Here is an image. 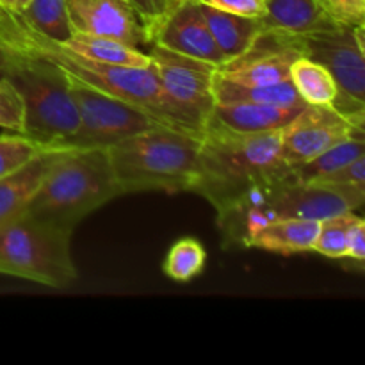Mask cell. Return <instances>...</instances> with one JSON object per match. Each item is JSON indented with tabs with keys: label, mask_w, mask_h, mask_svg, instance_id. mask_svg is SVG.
Listing matches in <instances>:
<instances>
[{
	"label": "cell",
	"mask_w": 365,
	"mask_h": 365,
	"mask_svg": "<svg viewBox=\"0 0 365 365\" xmlns=\"http://www.w3.org/2000/svg\"><path fill=\"white\" fill-rule=\"evenodd\" d=\"M291 171L282 157V130L242 134L209 121L191 192L205 198L217 214L253 187L280 180Z\"/></svg>",
	"instance_id": "1"
},
{
	"label": "cell",
	"mask_w": 365,
	"mask_h": 365,
	"mask_svg": "<svg viewBox=\"0 0 365 365\" xmlns=\"http://www.w3.org/2000/svg\"><path fill=\"white\" fill-rule=\"evenodd\" d=\"M365 202V185L302 182L291 173L246 192L228 209L217 212L225 246H245L267 223L284 217L323 221L355 212Z\"/></svg>",
	"instance_id": "2"
},
{
	"label": "cell",
	"mask_w": 365,
	"mask_h": 365,
	"mask_svg": "<svg viewBox=\"0 0 365 365\" xmlns=\"http://www.w3.org/2000/svg\"><path fill=\"white\" fill-rule=\"evenodd\" d=\"M121 196L106 148L63 146L27 205L34 220L73 234L84 217Z\"/></svg>",
	"instance_id": "3"
},
{
	"label": "cell",
	"mask_w": 365,
	"mask_h": 365,
	"mask_svg": "<svg viewBox=\"0 0 365 365\" xmlns=\"http://www.w3.org/2000/svg\"><path fill=\"white\" fill-rule=\"evenodd\" d=\"M200 145L202 139L196 135L155 125L106 150L123 196L145 191H191Z\"/></svg>",
	"instance_id": "4"
},
{
	"label": "cell",
	"mask_w": 365,
	"mask_h": 365,
	"mask_svg": "<svg viewBox=\"0 0 365 365\" xmlns=\"http://www.w3.org/2000/svg\"><path fill=\"white\" fill-rule=\"evenodd\" d=\"M20 52H31L50 61L71 77L81 78L86 84L93 86L114 98L139 107L152 118H155L160 125L187 132L200 139L203 138L196 130L195 125L171 103L166 93L163 91L152 63L146 68L110 66V64L95 63V61L73 53L57 43L34 34L29 29L25 32V41Z\"/></svg>",
	"instance_id": "5"
},
{
	"label": "cell",
	"mask_w": 365,
	"mask_h": 365,
	"mask_svg": "<svg viewBox=\"0 0 365 365\" xmlns=\"http://www.w3.org/2000/svg\"><path fill=\"white\" fill-rule=\"evenodd\" d=\"M6 78L24 103V135L46 148L70 145L81 116L66 71L36 53L16 52Z\"/></svg>",
	"instance_id": "6"
},
{
	"label": "cell",
	"mask_w": 365,
	"mask_h": 365,
	"mask_svg": "<svg viewBox=\"0 0 365 365\" xmlns=\"http://www.w3.org/2000/svg\"><path fill=\"white\" fill-rule=\"evenodd\" d=\"M71 234L34 220L27 210L0 225V274L52 289L77 280Z\"/></svg>",
	"instance_id": "7"
},
{
	"label": "cell",
	"mask_w": 365,
	"mask_h": 365,
	"mask_svg": "<svg viewBox=\"0 0 365 365\" xmlns=\"http://www.w3.org/2000/svg\"><path fill=\"white\" fill-rule=\"evenodd\" d=\"M292 39L302 57L319 63L334 77L339 96L331 107L353 123H365L364 25H335Z\"/></svg>",
	"instance_id": "8"
},
{
	"label": "cell",
	"mask_w": 365,
	"mask_h": 365,
	"mask_svg": "<svg viewBox=\"0 0 365 365\" xmlns=\"http://www.w3.org/2000/svg\"><path fill=\"white\" fill-rule=\"evenodd\" d=\"M70 89L77 103L81 127L68 146L77 148H109L114 143L160 125L139 107L107 95L81 78L71 77ZM166 127V125H164Z\"/></svg>",
	"instance_id": "9"
},
{
	"label": "cell",
	"mask_w": 365,
	"mask_h": 365,
	"mask_svg": "<svg viewBox=\"0 0 365 365\" xmlns=\"http://www.w3.org/2000/svg\"><path fill=\"white\" fill-rule=\"evenodd\" d=\"M148 56L163 91L203 135L216 106L212 84L217 66L157 45H150Z\"/></svg>",
	"instance_id": "10"
},
{
	"label": "cell",
	"mask_w": 365,
	"mask_h": 365,
	"mask_svg": "<svg viewBox=\"0 0 365 365\" xmlns=\"http://www.w3.org/2000/svg\"><path fill=\"white\" fill-rule=\"evenodd\" d=\"M348 138H364V127L351 123L331 106L307 103L282 128V157L289 168H296Z\"/></svg>",
	"instance_id": "11"
},
{
	"label": "cell",
	"mask_w": 365,
	"mask_h": 365,
	"mask_svg": "<svg viewBox=\"0 0 365 365\" xmlns=\"http://www.w3.org/2000/svg\"><path fill=\"white\" fill-rule=\"evenodd\" d=\"M150 45L163 46L175 53L205 61L220 68L225 64L198 0H178L157 21L145 29Z\"/></svg>",
	"instance_id": "12"
},
{
	"label": "cell",
	"mask_w": 365,
	"mask_h": 365,
	"mask_svg": "<svg viewBox=\"0 0 365 365\" xmlns=\"http://www.w3.org/2000/svg\"><path fill=\"white\" fill-rule=\"evenodd\" d=\"M302 57L292 36L264 31L242 56L216 68V73L239 84L271 86L291 81L289 70Z\"/></svg>",
	"instance_id": "13"
},
{
	"label": "cell",
	"mask_w": 365,
	"mask_h": 365,
	"mask_svg": "<svg viewBox=\"0 0 365 365\" xmlns=\"http://www.w3.org/2000/svg\"><path fill=\"white\" fill-rule=\"evenodd\" d=\"M75 32L113 38L139 48L148 45L145 27L127 0H68Z\"/></svg>",
	"instance_id": "14"
},
{
	"label": "cell",
	"mask_w": 365,
	"mask_h": 365,
	"mask_svg": "<svg viewBox=\"0 0 365 365\" xmlns=\"http://www.w3.org/2000/svg\"><path fill=\"white\" fill-rule=\"evenodd\" d=\"M305 106H277V103H216L209 121L232 132L259 134L282 130L294 120Z\"/></svg>",
	"instance_id": "15"
},
{
	"label": "cell",
	"mask_w": 365,
	"mask_h": 365,
	"mask_svg": "<svg viewBox=\"0 0 365 365\" xmlns=\"http://www.w3.org/2000/svg\"><path fill=\"white\" fill-rule=\"evenodd\" d=\"M259 20L264 31L284 36H303L339 25L316 0H266Z\"/></svg>",
	"instance_id": "16"
},
{
	"label": "cell",
	"mask_w": 365,
	"mask_h": 365,
	"mask_svg": "<svg viewBox=\"0 0 365 365\" xmlns=\"http://www.w3.org/2000/svg\"><path fill=\"white\" fill-rule=\"evenodd\" d=\"M319 221L284 217L267 223L246 242V248H259L280 255H294L314 250Z\"/></svg>",
	"instance_id": "17"
},
{
	"label": "cell",
	"mask_w": 365,
	"mask_h": 365,
	"mask_svg": "<svg viewBox=\"0 0 365 365\" xmlns=\"http://www.w3.org/2000/svg\"><path fill=\"white\" fill-rule=\"evenodd\" d=\"M200 7H202V13L212 32L217 48L223 53L225 63L242 56L264 32L259 18L225 13V11L214 9L205 4H200Z\"/></svg>",
	"instance_id": "18"
},
{
	"label": "cell",
	"mask_w": 365,
	"mask_h": 365,
	"mask_svg": "<svg viewBox=\"0 0 365 365\" xmlns=\"http://www.w3.org/2000/svg\"><path fill=\"white\" fill-rule=\"evenodd\" d=\"M57 148H48L16 173L0 178V225L27 209L39 182L52 164Z\"/></svg>",
	"instance_id": "19"
},
{
	"label": "cell",
	"mask_w": 365,
	"mask_h": 365,
	"mask_svg": "<svg viewBox=\"0 0 365 365\" xmlns=\"http://www.w3.org/2000/svg\"><path fill=\"white\" fill-rule=\"evenodd\" d=\"M61 46L86 57V59L95 61V63L110 64V66L146 68L152 63L148 52H141L135 46L125 45V43L118 41V39L84 34V32H75Z\"/></svg>",
	"instance_id": "20"
},
{
	"label": "cell",
	"mask_w": 365,
	"mask_h": 365,
	"mask_svg": "<svg viewBox=\"0 0 365 365\" xmlns=\"http://www.w3.org/2000/svg\"><path fill=\"white\" fill-rule=\"evenodd\" d=\"M214 100L216 103H277V106H307L291 81L271 86L239 84L221 75H214Z\"/></svg>",
	"instance_id": "21"
},
{
	"label": "cell",
	"mask_w": 365,
	"mask_h": 365,
	"mask_svg": "<svg viewBox=\"0 0 365 365\" xmlns=\"http://www.w3.org/2000/svg\"><path fill=\"white\" fill-rule=\"evenodd\" d=\"M18 18L29 31L57 45H63L75 34L68 0H31Z\"/></svg>",
	"instance_id": "22"
},
{
	"label": "cell",
	"mask_w": 365,
	"mask_h": 365,
	"mask_svg": "<svg viewBox=\"0 0 365 365\" xmlns=\"http://www.w3.org/2000/svg\"><path fill=\"white\" fill-rule=\"evenodd\" d=\"M289 78L302 100L309 106H331L339 96V88L330 71L307 57H298L291 64Z\"/></svg>",
	"instance_id": "23"
},
{
	"label": "cell",
	"mask_w": 365,
	"mask_h": 365,
	"mask_svg": "<svg viewBox=\"0 0 365 365\" xmlns=\"http://www.w3.org/2000/svg\"><path fill=\"white\" fill-rule=\"evenodd\" d=\"M365 155L364 138H348L319 153L314 159L292 168V175L302 182H319L339 168L353 163L359 157Z\"/></svg>",
	"instance_id": "24"
},
{
	"label": "cell",
	"mask_w": 365,
	"mask_h": 365,
	"mask_svg": "<svg viewBox=\"0 0 365 365\" xmlns=\"http://www.w3.org/2000/svg\"><path fill=\"white\" fill-rule=\"evenodd\" d=\"M207 253L202 242L192 237H184L175 242L164 259L163 271L175 282H189L202 273L205 267Z\"/></svg>",
	"instance_id": "25"
},
{
	"label": "cell",
	"mask_w": 365,
	"mask_h": 365,
	"mask_svg": "<svg viewBox=\"0 0 365 365\" xmlns=\"http://www.w3.org/2000/svg\"><path fill=\"white\" fill-rule=\"evenodd\" d=\"M45 150L48 148L18 132H14L13 135H0V178L20 171Z\"/></svg>",
	"instance_id": "26"
},
{
	"label": "cell",
	"mask_w": 365,
	"mask_h": 365,
	"mask_svg": "<svg viewBox=\"0 0 365 365\" xmlns=\"http://www.w3.org/2000/svg\"><path fill=\"white\" fill-rule=\"evenodd\" d=\"M355 216V212H346L319 221V230H317L312 252L328 259H346L348 230Z\"/></svg>",
	"instance_id": "27"
},
{
	"label": "cell",
	"mask_w": 365,
	"mask_h": 365,
	"mask_svg": "<svg viewBox=\"0 0 365 365\" xmlns=\"http://www.w3.org/2000/svg\"><path fill=\"white\" fill-rule=\"evenodd\" d=\"M0 127L24 134V103L6 77H0Z\"/></svg>",
	"instance_id": "28"
},
{
	"label": "cell",
	"mask_w": 365,
	"mask_h": 365,
	"mask_svg": "<svg viewBox=\"0 0 365 365\" xmlns=\"http://www.w3.org/2000/svg\"><path fill=\"white\" fill-rule=\"evenodd\" d=\"M321 9L339 25H364L365 0H316Z\"/></svg>",
	"instance_id": "29"
},
{
	"label": "cell",
	"mask_w": 365,
	"mask_h": 365,
	"mask_svg": "<svg viewBox=\"0 0 365 365\" xmlns=\"http://www.w3.org/2000/svg\"><path fill=\"white\" fill-rule=\"evenodd\" d=\"M27 27L16 14L9 13L0 6V43L11 52H20L25 41Z\"/></svg>",
	"instance_id": "30"
},
{
	"label": "cell",
	"mask_w": 365,
	"mask_h": 365,
	"mask_svg": "<svg viewBox=\"0 0 365 365\" xmlns=\"http://www.w3.org/2000/svg\"><path fill=\"white\" fill-rule=\"evenodd\" d=\"M200 4L225 11V13L239 14V16L259 18L262 16L266 0H198Z\"/></svg>",
	"instance_id": "31"
},
{
	"label": "cell",
	"mask_w": 365,
	"mask_h": 365,
	"mask_svg": "<svg viewBox=\"0 0 365 365\" xmlns=\"http://www.w3.org/2000/svg\"><path fill=\"white\" fill-rule=\"evenodd\" d=\"M319 182L335 185H365V155L339 168L337 171H334Z\"/></svg>",
	"instance_id": "32"
},
{
	"label": "cell",
	"mask_w": 365,
	"mask_h": 365,
	"mask_svg": "<svg viewBox=\"0 0 365 365\" xmlns=\"http://www.w3.org/2000/svg\"><path fill=\"white\" fill-rule=\"evenodd\" d=\"M127 2L135 11L145 29L159 20L173 4H177L175 0H127Z\"/></svg>",
	"instance_id": "33"
},
{
	"label": "cell",
	"mask_w": 365,
	"mask_h": 365,
	"mask_svg": "<svg viewBox=\"0 0 365 365\" xmlns=\"http://www.w3.org/2000/svg\"><path fill=\"white\" fill-rule=\"evenodd\" d=\"M346 259H353L356 262H364L365 259V221L360 216H355L349 225Z\"/></svg>",
	"instance_id": "34"
},
{
	"label": "cell",
	"mask_w": 365,
	"mask_h": 365,
	"mask_svg": "<svg viewBox=\"0 0 365 365\" xmlns=\"http://www.w3.org/2000/svg\"><path fill=\"white\" fill-rule=\"evenodd\" d=\"M14 53H16V52H11V50H7L6 46L0 43V77H6V75H7L11 64H13Z\"/></svg>",
	"instance_id": "35"
},
{
	"label": "cell",
	"mask_w": 365,
	"mask_h": 365,
	"mask_svg": "<svg viewBox=\"0 0 365 365\" xmlns=\"http://www.w3.org/2000/svg\"><path fill=\"white\" fill-rule=\"evenodd\" d=\"M29 2H31V0H0V6H2L6 11H9V13L16 14L18 16V14L29 6Z\"/></svg>",
	"instance_id": "36"
},
{
	"label": "cell",
	"mask_w": 365,
	"mask_h": 365,
	"mask_svg": "<svg viewBox=\"0 0 365 365\" xmlns=\"http://www.w3.org/2000/svg\"><path fill=\"white\" fill-rule=\"evenodd\" d=\"M175 2H178V0H175Z\"/></svg>",
	"instance_id": "37"
}]
</instances>
